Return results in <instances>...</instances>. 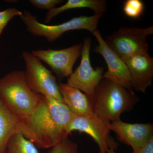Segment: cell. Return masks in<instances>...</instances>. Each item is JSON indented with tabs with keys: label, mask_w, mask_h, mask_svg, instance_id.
<instances>
[{
	"label": "cell",
	"mask_w": 153,
	"mask_h": 153,
	"mask_svg": "<svg viewBox=\"0 0 153 153\" xmlns=\"http://www.w3.org/2000/svg\"><path fill=\"white\" fill-rule=\"evenodd\" d=\"M31 4L38 9L47 10L48 11L63 2L62 0H30Z\"/></svg>",
	"instance_id": "ffe728a7"
},
{
	"label": "cell",
	"mask_w": 153,
	"mask_h": 153,
	"mask_svg": "<svg viewBox=\"0 0 153 153\" xmlns=\"http://www.w3.org/2000/svg\"><path fill=\"white\" fill-rule=\"evenodd\" d=\"M128 68L132 88L146 93L153 78V58L149 53L137 54L122 59Z\"/></svg>",
	"instance_id": "7c38bea8"
},
{
	"label": "cell",
	"mask_w": 153,
	"mask_h": 153,
	"mask_svg": "<svg viewBox=\"0 0 153 153\" xmlns=\"http://www.w3.org/2000/svg\"><path fill=\"white\" fill-rule=\"evenodd\" d=\"M107 1L105 0H68L63 5L48 11L45 22L48 24L54 17L64 11L77 8H89L95 14L103 15L107 10Z\"/></svg>",
	"instance_id": "9a60e30c"
},
{
	"label": "cell",
	"mask_w": 153,
	"mask_h": 153,
	"mask_svg": "<svg viewBox=\"0 0 153 153\" xmlns=\"http://www.w3.org/2000/svg\"><path fill=\"white\" fill-rule=\"evenodd\" d=\"M139 100L131 89L102 79L94 92V113L108 123L120 120L121 114L131 111Z\"/></svg>",
	"instance_id": "7a4b0ae2"
},
{
	"label": "cell",
	"mask_w": 153,
	"mask_h": 153,
	"mask_svg": "<svg viewBox=\"0 0 153 153\" xmlns=\"http://www.w3.org/2000/svg\"><path fill=\"white\" fill-rule=\"evenodd\" d=\"M23 14V12L15 8H10L0 11V37L3 30L11 19L16 16L21 17Z\"/></svg>",
	"instance_id": "d6986e66"
},
{
	"label": "cell",
	"mask_w": 153,
	"mask_h": 153,
	"mask_svg": "<svg viewBox=\"0 0 153 153\" xmlns=\"http://www.w3.org/2000/svg\"><path fill=\"white\" fill-rule=\"evenodd\" d=\"M110 131H114L118 140L130 146L133 151L142 147L153 137V125L151 123H128L120 120L110 123Z\"/></svg>",
	"instance_id": "8fae6325"
},
{
	"label": "cell",
	"mask_w": 153,
	"mask_h": 153,
	"mask_svg": "<svg viewBox=\"0 0 153 153\" xmlns=\"http://www.w3.org/2000/svg\"><path fill=\"white\" fill-rule=\"evenodd\" d=\"M5 153H6V152H5Z\"/></svg>",
	"instance_id": "603a6c76"
},
{
	"label": "cell",
	"mask_w": 153,
	"mask_h": 153,
	"mask_svg": "<svg viewBox=\"0 0 153 153\" xmlns=\"http://www.w3.org/2000/svg\"><path fill=\"white\" fill-rule=\"evenodd\" d=\"M102 16L95 14L91 16H81L55 25L40 23L37 20L38 17L28 11H25L20 19L29 33L34 36L44 37L51 43L56 41L64 33L71 30H85L93 33L97 30L99 20Z\"/></svg>",
	"instance_id": "277c9868"
},
{
	"label": "cell",
	"mask_w": 153,
	"mask_h": 153,
	"mask_svg": "<svg viewBox=\"0 0 153 153\" xmlns=\"http://www.w3.org/2000/svg\"><path fill=\"white\" fill-rule=\"evenodd\" d=\"M6 153H39L37 147L26 138L21 131L13 134L6 147Z\"/></svg>",
	"instance_id": "2e32d148"
},
{
	"label": "cell",
	"mask_w": 153,
	"mask_h": 153,
	"mask_svg": "<svg viewBox=\"0 0 153 153\" xmlns=\"http://www.w3.org/2000/svg\"><path fill=\"white\" fill-rule=\"evenodd\" d=\"M22 56L25 62V79L31 89L38 94L49 96L63 102L59 83L52 71L31 52L24 51Z\"/></svg>",
	"instance_id": "5b68a950"
},
{
	"label": "cell",
	"mask_w": 153,
	"mask_h": 153,
	"mask_svg": "<svg viewBox=\"0 0 153 153\" xmlns=\"http://www.w3.org/2000/svg\"><path fill=\"white\" fill-rule=\"evenodd\" d=\"M73 115L63 102L39 95L35 109L20 117V131L37 148L50 149L68 137L66 129Z\"/></svg>",
	"instance_id": "6da1fadb"
},
{
	"label": "cell",
	"mask_w": 153,
	"mask_h": 153,
	"mask_svg": "<svg viewBox=\"0 0 153 153\" xmlns=\"http://www.w3.org/2000/svg\"><path fill=\"white\" fill-rule=\"evenodd\" d=\"M21 118L15 114L0 97V153H5L11 137L20 131Z\"/></svg>",
	"instance_id": "5bb4252c"
},
{
	"label": "cell",
	"mask_w": 153,
	"mask_h": 153,
	"mask_svg": "<svg viewBox=\"0 0 153 153\" xmlns=\"http://www.w3.org/2000/svg\"><path fill=\"white\" fill-rule=\"evenodd\" d=\"M98 45L93 51L100 54L104 58L108 70L102 76V79H107L131 89V78L128 68L124 60L111 49L102 38L101 33L97 30L93 33Z\"/></svg>",
	"instance_id": "30bf717a"
},
{
	"label": "cell",
	"mask_w": 153,
	"mask_h": 153,
	"mask_svg": "<svg viewBox=\"0 0 153 153\" xmlns=\"http://www.w3.org/2000/svg\"><path fill=\"white\" fill-rule=\"evenodd\" d=\"M107 153H116L115 152L114 150H113L109 149L108 150V152Z\"/></svg>",
	"instance_id": "7402d4cb"
},
{
	"label": "cell",
	"mask_w": 153,
	"mask_h": 153,
	"mask_svg": "<svg viewBox=\"0 0 153 153\" xmlns=\"http://www.w3.org/2000/svg\"><path fill=\"white\" fill-rule=\"evenodd\" d=\"M50 149L45 153H77L78 146L66 137Z\"/></svg>",
	"instance_id": "ac0fdd59"
},
{
	"label": "cell",
	"mask_w": 153,
	"mask_h": 153,
	"mask_svg": "<svg viewBox=\"0 0 153 153\" xmlns=\"http://www.w3.org/2000/svg\"><path fill=\"white\" fill-rule=\"evenodd\" d=\"M63 103L74 115L83 116L93 113V97L82 93L68 83H59Z\"/></svg>",
	"instance_id": "4fadbf2b"
},
{
	"label": "cell",
	"mask_w": 153,
	"mask_h": 153,
	"mask_svg": "<svg viewBox=\"0 0 153 153\" xmlns=\"http://www.w3.org/2000/svg\"><path fill=\"white\" fill-rule=\"evenodd\" d=\"M82 44H76L65 49H37L33 55L49 65L59 79L69 77L73 73V66L81 55Z\"/></svg>",
	"instance_id": "9c48e42d"
},
{
	"label": "cell",
	"mask_w": 153,
	"mask_h": 153,
	"mask_svg": "<svg viewBox=\"0 0 153 153\" xmlns=\"http://www.w3.org/2000/svg\"><path fill=\"white\" fill-rule=\"evenodd\" d=\"M109 123L94 113L86 115H73L67 126L66 133L68 136L74 131L85 133L98 145L99 153H107L109 149H117L118 146L110 136Z\"/></svg>",
	"instance_id": "52a82bcc"
},
{
	"label": "cell",
	"mask_w": 153,
	"mask_h": 153,
	"mask_svg": "<svg viewBox=\"0 0 153 153\" xmlns=\"http://www.w3.org/2000/svg\"><path fill=\"white\" fill-rule=\"evenodd\" d=\"M153 33V27L146 28H121L105 40L122 58L137 54L149 53L146 38Z\"/></svg>",
	"instance_id": "8992f818"
},
{
	"label": "cell",
	"mask_w": 153,
	"mask_h": 153,
	"mask_svg": "<svg viewBox=\"0 0 153 153\" xmlns=\"http://www.w3.org/2000/svg\"><path fill=\"white\" fill-rule=\"evenodd\" d=\"M132 153H153V137L142 147Z\"/></svg>",
	"instance_id": "44dd1931"
},
{
	"label": "cell",
	"mask_w": 153,
	"mask_h": 153,
	"mask_svg": "<svg viewBox=\"0 0 153 153\" xmlns=\"http://www.w3.org/2000/svg\"><path fill=\"white\" fill-rule=\"evenodd\" d=\"M123 10L126 16L134 19H139L144 11V4L141 0H126L123 2Z\"/></svg>",
	"instance_id": "e0dca14e"
},
{
	"label": "cell",
	"mask_w": 153,
	"mask_h": 153,
	"mask_svg": "<svg viewBox=\"0 0 153 153\" xmlns=\"http://www.w3.org/2000/svg\"><path fill=\"white\" fill-rule=\"evenodd\" d=\"M91 43L90 38L84 39L82 45L80 64L68 77L67 83L93 97L96 88L102 79L104 68L101 66L92 68L90 60Z\"/></svg>",
	"instance_id": "ba28073f"
},
{
	"label": "cell",
	"mask_w": 153,
	"mask_h": 153,
	"mask_svg": "<svg viewBox=\"0 0 153 153\" xmlns=\"http://www.w3.org/2000/svg\"><path fill=\"white\" fill-rule=\"evenodd\" d=\"M0 97L12 112L22 117L35 109L39 102V94L28 85L24 71L17 70L0 79Z\"/></svg>",
	"instance_id": "3957f363"
}]
</instances>
